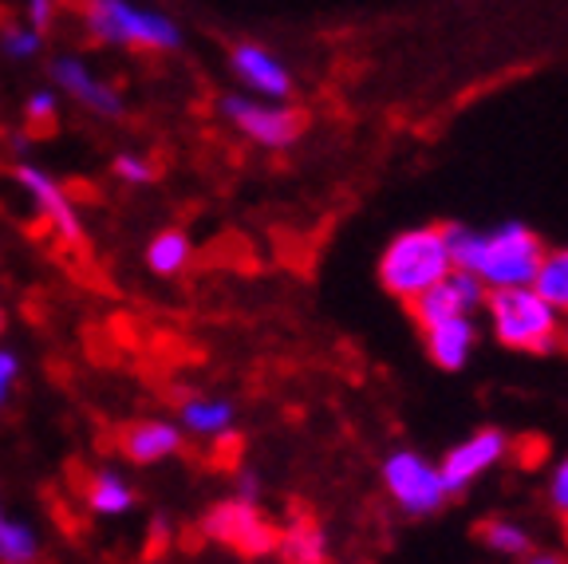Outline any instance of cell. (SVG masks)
I'll return each instance as SVG.
<instances>
[{
  "label": "cell",
  "instance_id": "cell-11",
  "mask_svg": "<svg viewBox=\"0 0 568 564\" xmlns=\"http://www.w3.org/2000/svg\"><path fill=\"white\" fill-rule=\"evenodd\" d=\"M230 68L241 80V88H248L253 99H268V103H288L293 95V71L276 52H268L257 40H245L230 52Z\"/></svg>",
  "mask_w": 568,
  "mask_h": 564
},
{
  "label": "cell",
  "instance_id": "cell-12",
  "mask_svg": "<svg viewBox=\"0 0 568 564\" xmlns=\"http://www.w3.org/2000/svg\"><path fill=\"white\" fill-rule=\"evenodd\" d=\"M486 296L489 292L481 289L470 273H458V269H454L443 284H435V289L423 292V296L410 304V316H415V324L426 332V328L446 324V320L474 316L478 309H486Z\"/></svg>",
  "mask_w": 568,
  "mask_h": 564
},
{
  "label": "cell",
  "instance_id": "cell-10",
  "mask_svg": "<svg viewBox=\"0 0 568 564\" xmlns=\"http://www.w3.org/2000/svg\"><path fill=\"white\" fill-rule=\"evenodd\" d=\"M509 454V439L501 431H478L470 439H462L458 446H450L438 462V474H443L446 490L462 494L470 490L478 477H486L494 466H501V459Z\"/></svg>",
  "mask_w": 568,
  "mask_h": 564
},
{
  "label": "cell",
  "instance_id": "cell-18",
  "mask_svg": "<svg viewBox=\"0 0 568 564\" xmlns=\"http://www.w3.org/2000/svg\"><path fill=\"white\" fill-rule=\"evenodd\" d=\"M478 537L489 553L506 556V561H525L532 553V537L525 530L521 521H509V517H489L478 525Z\"/></svg>",
  "mask_w": 568,
  "mask_h": 564
},
{
  "label": "cell",
  "instance_id": "cell-19",
  "mask_svg": "<svg viewBox=\"0 0 568 564\" xmlns=\"http://www.w3.org/2000/svg\"><path fill=\"white\" fill-rule=\"evenodd\" d=\"M532 289H537V296H541L549 309L568 316V245L545 249V261H541V269H537Z\"/></svg>",
  "mask_w": 568,
  "mask_h": 564
},
{
  "label": "cell",
  "instance_id": "cell-29",
  "mask_svg": "<svg viewBox=\"0 0 568 564\" xmlns=\"http://www.w3.org/2000/svg\"><path fill=\"white\" fill-rule=\"evenodd\" d=\"M521 564H568V556H560V553H529Z\"/></svg>",
  "mask_w": 568,
  "mask_h": 564
},
{
  "label": "cell",
  "instance_id": "cell-3",
  "mask_svg": "<svg viewBox=\"0 0 568 564\" xmlns=\"http://www.w3.org/2000/svg\"><path fill=\"white\" fill-rule=\"evenodd\" d=\"M489 332L501 348L525 355H549L560 348V312L549 309L537 289H506L486 296Z\"/></svg>",
  "mask_w": 568,
  "mask_h": 564
},
{
  "label": "cell",
  "instance_id": "cell-32",
  "mask_svg": "<svg viewBox=\"0 0 568 564\" xmlns=\"http://www.w3.org/2000/svg\"><path fill=\"white\" fill-rule=\"evenodd\" d=\"M560 521H565V533H568V513H565V517H560Z\"/></svg>",
  "mask_w": 568,
  "mask_h": 564
},
{
  "label": "cell",
  "instance_id": "cell-5",
  "mask_svg": "<svg viewBox=\"0 0 568 564\" xmlns=\"http://www.w3.org/2000/svg\"><path fill=\"white\" fill-rule=\"evenodd\" d=\"M217 111L237 134H245L248 142L268 150L293 147L304 134V115L288 103H268V99H253L248 91H230L217 99Z\"/></svg>",
  "mask_w": 568,
  "mask_h": 564
},
{
  "label": "cell",
  "instance_id": "cell-26",
  "mask_svg": "<svg viewBox=\"0 0 568 564\" xmlns=\"http://www.w3.org/2000/svg\"><path fill=\"white\" fill-rule=\"evenodd\" d=\"M17 380H20V355L12 352V348L0 344V406L9 403L12 387H17Z\"/></svg>",
  "mask_w": 568,
  "mask_h": 564
},
{
  "label": "cell",
  "instance_id": "cell-13",
  "mask_svg": "<svg viewBox=\"0 0 568 564\" xmlns=\"http://www.w3.org/2000/svg\"><path fill=\"white\" fill-rule=\"evenodd\" d=\"M182 446H186V431L178 423H166V419H142V423H131L123 431V454L134 466L166 462L182 454Z\"/></svg>",
  "mask_w": 568,
  "mask_h": 564
},
{
  "label": "cell",
  "instance_id": "cell-27",
  "mask_svg": "<svg viewBox=\"0 0 568 564\" xmlns=\"http://www.w3.org/2000/svg\"><path fill=\"white\" fill-rule=\"evenodd\" d=\"M261 490H265V485H261V477L253 474V470H241L237 482H233V497H237V502H248V505L261 502Z\"/></svg>",
  "mask_w": 568,
  "mask_h": 564
},
{
  "label": "cell",
  "instance_id": "cell-28",
  "mask_svg": "<svg viewBox=\"0 0 568 564\" xmlns=\"http://www.w3.org/2000/svg\"><path fill=\"white\" fill-rule=\"evenodd\" d=\"M24 12H28V24H32L36 32H44V28L52 24V17H55V4H52V0H32Z\"/></svg>",
  "mask_w": 568,
  "mask_h": 564
},
{
  "label": "cell",
  "instance_id": "cell-22",
  "mask_svg": "<svg viewBox=\"0 0 568 564\" xmlns=\"http://www.w3.org/2000/svg\"><path fill=\"white\" fill-rule=\"evenodd\" d=\"M0 48L9 60H32L44 48V32H36L32 24H9L0 32Z\"/></svg>",
  "mask_w": 568,
  "mask_h": 564
},
{
  "label": "cell",
  "instance_id": "cell-31",
  "mask_svg": "<svg viewBox=\"0 0 568 564\" xmlns=\"http://www.w3.org/2000/svg\"><path fill=\"white\" fill-rule=\"evenodd\" d=\"M4 328H9V316H4V309H0V335H4Z\"/></svg>",
  "mask_w": 568,
  "mask_h": 564
},
{
  "label": "cell",
  "instance_id": "cell-8",
  "mask_svg": "<svg viewBox=\"0 0 568 564\" xmlns=\"http://www.w3.org/2000/svg\"><path fill=\"white\" fill-rule=\"evenodd\" d=\"M12 182L20 185L32 202V210L52 225V233L63 241V245H83V221L80 210L71 202V194L63 190V182H55L44 167H36V162H20L12 170Z\"/></svg>",
  "mask_w": 568,
  "mask_h": 564
},
{
  "label": "cell",
  "instance_id": "cell-1",
  "mask_svg": "<svg viewBox=\"0 0 568 564\" xmlns=\"http://www.w3.org/2000/svg\"><path fill=\"white\" fill-rule=\"evenodd\" d=\"M446 241H450L454 269L470 273L486 292L532 289L545 261V241L525 221H506L494 230H470V225L450 221Z\"/></svg>",
  "mask_w": 568,
  "mask_h": 564
},
{
  "label": "cell",
  "instance_id": "cell-17",
  "mask_svg": "<svg viewBox=\"0 0 568 564\" xmlns=\"http://www.w3.org/2000/svg\"><path fill=\"white\" fill-rule=\"evenodd\" d=\"M276 553L284 556V564H328V537L312 521H293L288 530H281Z\"/></svg>",
  "mask_w": 568,
  "mask_h": 564
},
{
  "label": "cell",
  "instance_id": "cell-4",
  "mask_svg": "<svg viewBox=\"0 0 568 564\" xmlns=\"http://www.w3.org/2000/svg\"><path fill=\"white\" fill-rule=\"evenodd\" d=\"M83 24L99 44L111 48H139V52H178L182 28L174 17L159 9H142L126 0H95L83 4Z\"/></svg>",
  "mask_w": 568,
  "mask_h": 564
},
{
  "label": "cell",
  "instance_id": "cell-15",
  "mask_svg": "<svg viewBox=\"0 0 568 564\" xmlns=\"http://www.w3.org/2000/svg\"><path fill=\"white\" fill-rule=\"evenodd\" d=\"M237 423V406L222 395H190L182 403V431L197 439H225Z\"/></svg>",
  "mask_w": 568,
  "mask_h": 564
},
{
  "label": "cell",
  "instance_id": "cell-30",
  "mask_svg": "<svg viewBox=\"0 0 568 564\" xmlns=\"http://www.w3.org/2000/svg\"><path fill=\"white\" fill-rule=\"evenodd\" d=\"M560 348H565V352H568V316L560 320Z\"/></svg>",
  "mask_w": 568,
  "mask_h": 564
},
{
  "label": "cell",
  "instance_id": "cell-16",
  "mask_svg": "<svg viewBox=\"0 0 568 564\" xmlns=\"http://www.w3.org/2000/svg\"><path fill=\"white\" fill-rule=\"evenodd\" d=\"M83 502L95 517H123V513L134 510V485L119 470H95L88 477Z\"/></svg>",
  "mask_w": 568,
  "mask_h": 564
},
{
  "label": "cell",
  "instance_id": "cell-7",
  "mask_svg": "<svg viewBox=\"0 0 568 564\" xmlns=\"http://www.w3.org/2000/svg\"><path fill=\"white\" fill-rule=\"evenodd\" d=\"M202 533L245 556H268L281 545V530L261 513V505L237 502V497H225V502L210 505L202 517Z\"/></svg>",
  "mask_w": 568,
  "mask_h": 564
},
{
  "label": "cell",
  "instance_id": "cell-2",
  "mask_svg": "<svg viewBox=\"0 0 568 564\" xmlns=\"http://www.w3.org/2000/svg\"><path fill=\"white\" fill-rule=\"evenodd\" d=\"M454 273L446 225H410L395 233L379 256V284L403 304H415L423 292Z\"/></svg>",
  "mask_w": 568,
  "mask_h": 564
},
{
  "label": "cell",
  "instance_id": "cell-25",
  "mask_svg": "<svg viewBox=\"0 0 568 564\" xmlns=\"http://www.w3.org/2000/svg\"><path fill=\"white\" fill-rule=\"evenodd\" d=\"M545 494H549V505L565 517L568 513V454L549 470V485H545Z\"/></svg>",
  "mask_w": 568,
  "mask_h": 564
},
{
  "label": "cell",
  "instance_id": "cell-20",
  "mask_svg": "<svg viewBox=\"0 0 568 564\" xmlns=\"http://www.w3.org/2000/svg\"><path fill=\"white\" fill-rule=\"evenodd\" d=\"M190 256H194V241H190L182 230L154 233L151 245H146V265H151V273H159V276H178L190 265Z\"/></svg>",
  "mask_w": 568,
  "mask_h": 564
},
{
  "label": "cell",
  "instance_id": "cell-24",
  "mask_svg": "<svg viewBox=\"0 0 568 564\" xmlns=\"http://www.w3.org/2000/svg\"><path fill=\"white\" fill-rule=\"evenodd\" d=\"M55 115H60V91L55 88H40L24 99L28 127H48V123H55Z\"/></svg>",
  "mask_w": 568,
  "mask_h": 564
},
{
  "label": "cell",
  "instance_id": "cell-21",
  "mask_svg": "<svg viewBox=\"0 0 568 564\" xmlns=\"http://www.w3.org/2000/svg\"><path fill=\"white\" fill-rule=\"evenodd\" d=\"M40 556V537L28 521L12 517L0 502V564H36Z\"/></svg>",
  "mask_w": 568,
  "mask_h": 564
},
{
  "label": "cell",
  "instance_id": "cell-14",
  "mask_svg": "<svg viewBox=\"0 0 568 564\" xmlns=\"http://www.w3.org/2000/svg\"><path fill=\"white\" fill-rule=\"evenodd\" d=\"M423 344H426V355L443 371H462L470 363L474 348H478V324H474V316L446 320V324L426 328Z\"/></svg>",
  "mask_w": 568,
  "mask_h": 564
},
{
  "label": "cell",
  "instance_id": "cell-23",
  "mask_svg": "<svg viewBox=\"0 0 568 564\" xmlns=\"http://www.w3.org/2000/svg\"><path fill=\"white\" fill-rule=\"evenodd\" d=\"M111 174L119 178L123 185H151L154 182V162L139 150H119L111 159Z\"/></svg>",
  "mask_w": 568,
  "mask_h": 564
},
{
  "label": "cell",
  "instance_id": "cell-9",
  "mask_svg": "<svg viewBox=\"0 0 568 564\" xmlns=\"http://www.w3.org/2000/svg\"><path fill=\"white\" fill-rule=\"evenodd\" d=\"M52 83L63 88V95L75 99L83 111H91L95 119H119L126 111V99L119 95V88L111 80H103L91 63H83L80 56H55L52 60Z\"/></svg>",
  "mask_w": 568,
  "mask_h": 564
},
{
  "label": "cell",
  "instance_id": "cell-6",
  "mask_svg": "<svg viewBox=\"0 0 568 564\" xmlns=\"http://www.w3.org/2000/svg\"><path fill=\"white\" fill-rule=\"evenodd\" d=\"M383 485H387L390 502L410 517H430L450 502L438 462L423 459L418 450H390L383 459Z\"/></svg>",
  "mask_w": 568,
  "mask_h": 564
}]
</instances>
